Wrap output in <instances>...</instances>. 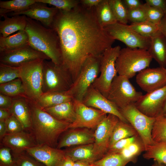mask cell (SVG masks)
I'll return each instance as SVG.
<instances>
[{
	"label": "cell",
	"instance_id": "e575fe53",
	"mask_svg": "<svg viewBox=\"0 0 166 166\" xmlns=\"http://www.w3.org/2000/svg\"><path fill=\"white\" fill-rule=\"evenodd\" d=\"M131 29L144 37L151 38L159 31V25L146 20L128 25Z\"/></svg>",
	"mask_w": 166,
	"mask_h": 166
},
{
	"label": "cell",
	"instance_id": "6da1fadb",
	"mask_svg": "<svg viewBox=\"0 0 166 166\" xmlns=\"http://www.w3.org/2000/svg\"><path fill=\"white\" fill-rule=\"evenodd\" d=\"M51 28L59 38L62 65L73 82L89 57H101L115 41L100 24L95 7L87 8L80 3L70 11L59 10Z\"/></svg>",
	"mask_w": 166,
	"mask_h": 166
},
{
	"label": "cell",
	"instance_id": "836d02e7",
	"mask_svg": "<svg viewBox=\"0 0 166 166\" xmlns=\"http://www.w3.org/2000/svg\"><path fill=\"white\" fill-rule=\"evenodd\" d=\"M129 162L120 152L109 153L91 164L92 166H125Z\"/></svg>",
	"mask_w": 166,
	"mask_h": 166
},
{
	"label": "cell",
	"instance_id": "9f6ffc18",
	"mask_svg": "<svg viewBox=\"0 0 166 166\" xmlns=\"http://www.w3.org/2000/svg\"><path fill=\"white\" fill-rule=\"evenodd\" d=\"M73 166H92L91 164L82 161H76L74 162Z\"/></svg>",
	"mask_w": 166,
	"mask_h": 166
},
{
	"label": "cell",
	"instance_id": "f907efd6",
	"mask_svg": "<svg viewBox=\"0 0 166 166\" xmlns=\"http://www.w3.org/2000/svg\"><path fill=\"white\" fill-rule=\"evenodd\" d=\"M102 0H81L80 3L83 6L89 8L96 7Z\"/></svg>",
	"mask_w": 166,
	"mask_h": 166
},
{
	"label": "cell",
	"instance_id": "ba28073f",
	"mask_svg": "<svg viewBox=\"0 0 166 166\" xmlns=\"http://www.w3.org/2000/svg\"><path fill=\"white\" fill-rule=\"evenodd\" d=\"M125 76L117 75L113 80L107 98L120 109L135 103L142 96Z\"/></svg>",
	"mask_w": 166,
	"mask_h": 166
},
{
	"label": "cell",
	"instance_id": "83f0119b",
	"mask_svg": "<svg viewBox=\"0 0 166 166\" xmlns=\"http://www.w3.org/2000/svg\"><path fill=\"white\" fill-rule=\"evenodd\" d=\"M73 99L67 92H49L43 93L36 101L42 109L52 107Z\"/></svg>",
	"mask_w": 166,
	"mask_h": 166
},
{
	"label": "cell",
	"instance_id": "c3c4849f",
	"mask_svg": "<svg viewBox=\"0 0 166 166\" xmlns=\"http://www.w3.org/2000/svg\"><path fill=\"white\" fill-rule=\"evenodd\" d=\"M145 3L148 5L157 8L162 10L166 14V0H145Z\"/></svg>",
	"mask_w": 166,
	"mask_h": 166
},
{
	"label": "cell",
	"instance_id": "816d5d0a",
	"mask_svg": "<svg viewBox=\"0 0 166 166\" xmlns=\"http://www.w3.org/2000/svg\"><path fill=\"white\" fill-rule=\"evenodd\" d=\"M12 115L10 110L0 108V121H5Z\"/></svg>",
	"mask_w": 166,
	"mask_h": 166
},
{
	"label": "cell",
	"instance_id": "60d3db41",
	"mask_svg": "<svg viewBox=\"0 0 166 166\" xmlns=\"http://www.w3.org/2000/svg\"><path fill=\"white\" fill-rule=\"evenodd\" d=\"M145 14L146 20L159 25L164 14L161 10L149 6L145 3L142 5Z\"/></svg>",
	"mask_w": 166,
	"mask_h": 166
},
{
	"label": "cell",
	"instance_id": "681fc988",
	"mask_svg": "<svg viewBox=\"0 0 166 166\" xmlns=\"http://www.w3.org/2000/svg\"><path fill=\"white\" fill-rule=\"evenodd\" d=\"M122 1L128 10L139 8L143 4L139 0H123Z\"/></svg>",
	"mask_w": 166,
	"mask_h": 166
},
{
	"label": "cell",
	"instance_id": "bcb514c9",
	"mask_svg": "<svg viewBox=\"0 0 166 166\" xmlns=\"http://www.w3.org/2000/svg\"><path fill=\"white\" fill-rule=\"evenodd\" d=\"M127 148L133 156L136 158L141 152L145 150V145L140 136Z\"/></svg>",
	"mask_w": 166,
	"mask_h": 166
},
{
	"label": "cell",
	"instance_id": "d4e9b609",
	"mask_svg": "<svg viewBox=\"0 0 166 166\" xmlns=\"http://www.w3.org/2000/svg\"><path fill=\"white\" fill-rule=\"evenodd\" d=\"M4 19L0 21L1 36L6 37L16 31L25 30L26 25V16L19 15L8 17L6 14L1 15Z\"/></svg>",
	"mask_w": 166,
	"mask_h": 166
},
{
	"label": "cell",
	"instance_id": "ee69618b",
	"mask_svg": "<svg viewBox=\"0 0 166 166\" xmlns=\"http://www.w3.org/2000/svg\"><path fill=\"white\" fill-rule=\"evenodd\" d=\"M5 123L7 133H15L25 131L20 121L12 114L5 121Z\"/></svg>",
	"mask_w": 166,
	"mask_h": 166
},
{
	"label": "cell",
	"instance_id": "d6a6232c",
	"mask_svg": "<svg viewBox=\"0 0 166 166\" xmlns=\"http://www.w3.org/2000/svg\"><path fill=\"white\" fill-rule=\"evenodd\" d=\"M0 93L13 97L26 96L20 78L0 84Z\"/></svg>",
	"mask_w": 166,
	"mask_h": 166
},
{
	"label": "cell",
	"instance_id": "6f0895ef",
	"mask_svg": "<svg viewBox=\"0 0 166 166\" xmlns=\"http://www.w3.org/2000/svg\"><path fill=\"white\" fill-rule=\"evenodd\" d=\"M151 166H166V164L154 161V162Z\"/></svg>",
	"mask_w": 166,
	"mask_h": 166
},
{
	"label": "cell",
	"instance_id": "f546056e",
	"mask_svg": "<svg viewBox=\"0 0 166 166\" xmlns=\"http://www.w3.org/2000/svg\"><path fill=\"white\" fill-rule=\"evenodd\" d=\"M138 135H139L137 131L129 123L120 120L113 131L110 140L109 147L121 140Z\"/></svg>",
	"mask_w": 166,
	"mask_h": 166
},
{
	"label": "cell",
	"instance_id": "277c9868",
	"mask_svg": "<svg viewBox=\"0 0 166 166\" xmlns=\"http://www.w3.org/2000/svg\"><path fill=\"white\" fill-rule=\"evenodd\" d=\"M152 59L147 50L127 47L121 49L115 62L118 75L131 78L149 67Z\"/></svg>",
	"mask_w": 166,
	"mask_h": 166
},
{
	"label": "cell",
	"instance_id": "4316f807",
	"mask_svg": "<svg viewBox=\"0 0 166 166\" xmlns=\"http://www.w3.org/2000/svg\"><path fill=\"white\" fill-rule=\"evenodd\" d=\"M65 151L66 156L74 162L82 161L91 164L98 160L94 153L93 143L79 145Z\"/></svg>",
	"mask_w": 166,
	"mask_h": 166
},
{
	"label": "cell",
	"instance_id": "7c38bea8",
	"mask_svg": "<svg viewBox=\"0 0 166 166\" xmlns=\"http://www.w3.org/2000/svg\"><path fill=\"white\" fill-rule=\"evenodd\" d=\"M119 120L115 115L109 114L96 128L94 132L93 152L98 160L107 152L113 131Z\"/></svg>",
	"mask_w": 166,
	"mask_h": 166
},
{
	"label": "cell",
	"instance_id": "2e32d148",
	"mask_svg": "<svg viewBox=\"0 0 166 166\" xmlns=\"http://www.w3.org/2000/svg\"><path fill=\"white\" fill-rule=\"evenodd\" d=\"M136 81L147 93L162 88L166 85V68L160 66L144 69L138 72Z\"/></svg>",
	"mask_w": 166,
	"mask_h": 166
},
{
	"label": "cell",
	"instance_id": "9a60e30c",
	"mask_svg": "<svg viewBox=\"0 0 166 166\" xmlns=\"http://www.w3.org/2000/svg\"><path fill=\"white\" fill-rule=\"evenodd\" d=\"M166 100V85L143 95L135 105L145 115L156 118L163 115V109Z\"/></svg>",
	"mask_w": 166,
	"mask_h": 166
},
{
	"label": "cell",
	"instance_id": "f5cc1de1",
	"mask_svg": "<svg viewBox=\"0 0 166 166\" xmlns=\"http://www.w3.org/2000/svg\"><path fill=\"white\" fill-rule=\"evenodd\" d=\"M159 31L166 39V14H165L159 25Z\"/></svg>",
	"mask_w": 166,
	"mask_h": 166
},
{
	"label": "cell",
	"instance_id": "7a4b0ae2",
	"mask_svg": "<svg viewBox=\"0 0 166 166\" xmlns=\"http://www.w3.org/2000/svg\"><path fill=\"white\" fill-rule=\"evenodd\" d=\"M26 99L32 120L30 133L37 145L55 148L60 135L69 128L70 124L59 121L45 111L33 99Z\"/></svg>",
	"mask_w": 166,
	"mask_h": 166
},
{
	"label": "cell",
	"instance_id": "5bb4252c",
	"mask_svg": "<svg viewBox=\"0 0 166 166\" xmlns=\"http://www.w3.org/2000/svg\"><path fill=\"white\" fill-rule=\"evenodd\" d=\"M73 101L76 118L74 122L70 124L69 128H96L107 116V114L104 112L87 106L81 101L74 99Z\"/></svg>",
	"mask_w": 166,
	"mask_h": 166
},
{
	"label": "cell",
	"instance_id": "b9f144b4",
	"mask_svg": "<svg viewBox=\"0 0 166 166\" xmlns=\"http://www.w3.org/2000/svg\"><path fill=\"white\" fill-rule=\"evenodd\" d=\"M139 136L138 135L119 140L109 147L107 153L119 152L135 141Z\"/></svg>",
	"mask_w": 166,
	"mask_h": 166
},
{
	"label": "cell",
	"instance_id": "52a82bcc",
	"mask_svg": "<svg viewBox=\"0 0 166 166\" xmlns=\"http://www.w3.org/2000/svg\"><path fill=\"white\" fill-rule=\"evenodd\" d=\"M101 57H90L84 63L78 76L67 91L73 99L82 102L88 89L98 77Z\"/></svg>",
	"mask_w": 166,
	"mask_h": 166
},
{
	"label": "cell",
	"instance_id": "f35d334b",
	"mask_svg": "<svg viewBox=\"0 0 166 166\" xmlns=\"http://www.w3.org/2000/svg\"><path fill=\"white\" fill-rule=\"evenodd\" d=\"M12 154L14 161V166H45L26 151L18 154Z\"/></svg>",
	"mask_w": 166,
	"mask_h": 166
},
{
	"label": "cell",
	"instance_id": "8992f818",
	"mask_svg": "<svg viewBox=\"0 0 166 166\" xmlns=\"http://www.w3.org/2000/svg\"><path fill=\"white\" fill-rule=\"evenodd\" d=\"M121 49L117 45L111 47L104 52L100 59V75L92 85L106 98L111 83L117 75L115 62Z\"/></svg>",
	"mask_w": 166,
	"mask_h": 166
},
{
	"label": "cell",
	"instance_id": "d590c367",
	"mask_svg": "<svg viewBox=\"0 0 166 166\" xmlns=\"http://www.w3.org/2000/svg\"><path fill=\"white\" fill-rule=\"evenodd\" d=\"M152 140L154 142L166 139V117L162 115L155 118L151 132Z\"/></svg>",
	"mask_w": 166,
	"mask_h": 166
},
{
	"label": "cell",
	"instance_id": "ab89813d",
	"mask_svg": "<svg viewBox=\"0 0 166 166\" xmlns=\"http://www.w3.org/2000/svg\"><path fill=\"white\" fill-rule=\"evenodd\" d=\"M36 2L49 4L59 10L69 11L76 7L80 4L77 0H35Z\"/></svg>",
	"mask_w": 166,
	"mask_h": 166
},
{
	"label": "cell",
	"instance_id": "3957f363",
	"mask_svg": "<svg viewBox=\"0 0 166 166\" xmlns=\"http://www.w3.org/2000/svg\"><path fill=\"white\" fill-rule=\"evenodd\" d=\"M25 30L31 47L45 55L56 65H62L59 40L53 29L46 27L38 21L26 17Z\"/></svg>",
	"mask_w": 166,
	"mask_h": 166
},
{
	"label": "cell",
	"instance_id": "db71d44e",
	"mask_svg": "<svg viewBox=\"0 0 166 166\" xmlns=\"http://www.w3.org/2000/svg\"><path fill=\"white\" fill-rule=\"evenodd\" d=\"M7 133L5 121H0V139L1 140Z\"/></svg>",
	"mask_w": 166,
	"mask_h": 166
},
{
	"label": "cell",
	"instance_id": "484cf974",
	"mask_svg": "<svg viewBox=\"0 0 166 166\" xmlns=\"http://www.w3.org/2000/svg\"><path fill=\"white\" fill-rule=\"evenodd\" d=\"M29 45L28 35L25 30L6 37H0V52L16 49Z\"/></svg>",
	"mask_w": 166,
	"mask_h": 166
},
{
	"label": "cell",
	"instance_id": "9c48e42d",
	"mask_svg": "<svg viewBox=\"0 0 166 166\" xmlns=\"http://www.w3.org/2000/svg\"><path fill=\"white\" fill-rule=\"evenodd\" d=\"M44 60H36L20 67V77L27 97L37 101L43 94L42 69Z\"/></svg>",
	"mask_w": 166,
	"mask_h": 166
},
{
	"label": "cell",
	"instance_id": "603a6c76",
	"mask_svg": "<svg viewBox=\"0 0 166 166\" xmlns=\"http://www.w3.org/2000/svg\"><path fill=\"white\" fill-rule=\"evenodd\" d=\"M148 51L160 67L166 68V39L160 31L150 38Z\"/></svg>",
	"mask_w": 166,
	"mask_h": 166
},
{
	"label": "cell",
	"instance_id": "ac0fdd59",
	"mask_svg": "<svg viewBox=\"0 0 166 166\" xmlns=\"http://www.w3.org/2000/svg\"><path fill=\"white\" fill-rule=\"evenodd\" d=\"M25 151L45 166H61L66 156L65 151L46 145H37Z\"/></svg>",
	"mask_w": 166,
	"mask_h": 166
},
{
	"label": "cell",
	"instance_id": "5b68a950",
	"mask_svg": "<svg viewBox=\"0 0 166 166\" xmlns=\"http://www.w3.org/2000/svg\"><path fill=\"white\" fill-rule=\"evenodd\" d=\"M73 81L71 77L62 65L52 61L44 60L42 69V91L62 92L68 91Z\"/></svg>",
	"mask_w": 166,
	"mask_h": 166
},
{
	"label": "cell",
	"instance_id": "680465c9",
	"mask_svg": "<svg viewBox=\"0 0 166 166\" xmlns=\"http://www.w3.org/2000/svg\"><path fill=\"white\" fill-rule=\"evenodd\" d=\"M166 112V100L164 105V107L163 109V114H164Z\"/></svg>",
	"mask_w": 166,
	"mask_h": 166
},
{
	"label": "cell",
	"instance_id": "d6986e66",
	"mask_svg": "<svg viewBox=\"0 0 166 166\" xmlns=\"http://www.w3.org/2000/svg\"><path fill=\"white\" fill-rule=\"evenodd\" d=\"M46 4L36 2L26 10L17 12L10 13V16L24 15L32 19L39 21L44 26L51 28L55 17L59 10L50 7Z\"/></svg>",
	"mask_w": 166,
	"mask_h": 166
},
{
	"label": "cell",
	"instance_id": "74e56055",
	"mask_svg": "<svg viewBox=\"0 0 166 166\" xmlns=\"http://www.w3.org/2000/svg\"><path fill=\"white\" fill-rule=\"evenodd\" d=\"M20 67L0 63V84L20 78Z\"/></svg>",
	"mask_w": 166,
	"mask_h": 166
},
{
	"label": "cell",
	"instance_id": "1f68e13d",
	"mask_svg": "<svg viewBox=\"0 0 166 166\" xmlns=\"http://www.w3.org/2000/svg\"><path fill=\"white\" fill-rule=\"evenodd\" d=\"M36 2L35 0L0 1V15L25 10Z\"/></svg>",
	"mask_w": 166,
	"mask_h": 166
},
{
	"label": "cell",
	"instance_id": "4dcf8cb0",
	"mask_svg": "<svg viewBox=\"0 0 166 166\" xmlns=\"http://www.w3.org/2000/svg\"><path fill=\"white\" fill-rule=\"evenodd\" d=\"M98 22L102 27L117 22L109 3V0H102L95 7Z\"/></svg>",
	"mask_w": 166,
	"mask_h": 166
},
{
	"label": "cell",
	"instance_id": "11a10c76",
	"mask_svg": "<svg viewBox=\"0 0 166 166\" xmlns=\"http://www.w3.org/2000/svg\"><path fill=\"white\" fill-rule=\"evenodd\" d=\"M74 162L70 158L66 156L61 166H73Z\"/></svg>",
	"mask_w": 166,
	"mask_h": 166
},
{
	"label": "cell",
	"instance_id": "ffe728a7",
	"mask_svg": "<svg viewBox=\"0 0 166 166\" xmlns=\"http://www.w3.org/2000/svg\"><path fill=\"white\" fill-rule=\"evenodd\" d=\"M1 141L2 146L10 148L12 153L18 154L37 145L32 134L25 131L15 133H7Z\"/></svg>",
	"mask_w": 166,
	"mask_h": 166
},
{
	"label": "cell",
	"instance_id": "8fae6325",
	"mask_svg": "<svg viewBox=\"0 0 166 166\" xmlns=\"http://www.w3.org/2000/svg\"><path fill=\"white\" fill-rule=\"evenodd\" d=\"M103 28L113 39L121 42L127 47L147 50L149 48L150 38L141 36L130 28L127 24L117 22Z\"/></svg>",
	"mask_w": 166,
	"mask_h": 166
},
{
	"label": "cell",
	"instance_id": "7bdbcfd3",
	"mask_svg": "<svg viewBox=\"0 0 166 166\" xmlns=\"http://www.w3.org/2000/svg\"><path fill=\"white\" fill-rule=\"evenodd\" d=\"M14 161L11 149L2 146L0 148V166H14Z\"/></svg>",
	"mask_w": 166,
	"mask_h": 166
},
{
	"label": "cell",
	"instance_id": "cb8c5ba5",
	"mask_svg": "<svg viewBox=\"0 0 166 166\" xmlns=\"http://www.w3.org/2000/svg\"><path fill=\"white\" fill-rule=\"evenodd\" d=\"M43 109L55 118L62 122L71 124L75 119L76 113L73 100Z\"/></svg>",
	"mask_w": 166,
	"mask_h": 166
},
{
	"label": "cell",
	"instance_id": "f1b7e54d",
	"mask_svg": "<svg viewBox=\"0 0 166 166\" xmlns=\"http://www.w3.org/2000/svg\"><path fill=\"white\" fill-rule=\"evenodd\" d=\"M143 156L147 160L152 159L154 161L166 164V139L146 147Z\"/></svg>",
	"mask_w": 166,
	"mask_h": 166
},
{
	"label": "cell",
	"instance_id": "7402d4cb",
	"mask_svg": "<svg viewBox=\"0 0 166 166\" xmlns=\"http://www.w3.org/2000/svg\"><path fill=\"white\" fill-rule=\"evenodd\" d=\"M26 96L13 97V103L10 110L12 114L21 122L24 130L30 133L32 120Z\"/></svg>",
	"mask_w": 166,
	"mask_h": 166
},
{
	"label": "cell",
	"instance_id": "4fadbf2b",
	"mask_svg": "<svg viewBox=\"0 0 166 166\" xmlns=\"http://www.w3.org/2000/svg\"><path fill=\"white\" fill-rule=\"evenodd\" d=\"M40 59L50 60L29 45L16 49L0 52V63L14 67H20Z\"/></svg>",
	"mask_w": 166,
	"mask_h": 166
},
{
	"label": "cell",
	"instance_id": "f6af8a7d",
	"mask_svg": "<svg viewBox=\"0 0 166 166\" xmlns=\"http://www.w3.org/2000/svg\"><path fill=\"white\" fill-rule=\"evenodd\" d=\"M142 5L139 8L128 10V21L131 22L132 23L140 22L146 20L145 14Z\"/></svg>",
	"mask_w": 166,
	"mask_h": 166
},
{
	"label": "cell",
	"instance_id": "8d00e7d4",
	"mask_svg": "<svg viewBox=\"0 0 166 166\" xmlns=\"http://www.w3.org/2000/svg\"><path fill=\"white\" fill-rule=\"evenodd\" d=\"M112 11L117 22L127 24L128 10L121 0H109Z\"/></svg>",
	"mask_w": 166,
	"mask_h": 166
},
{
	"label": "cell",
	"instance_id": "7dc6e473",
	"mask_svg": "<svg viewBox=\"0 0 166 166\" xmlns=\"http://www.w3.org/2000/svg\"><path fill=\"white\" fill-rule=\"evenodd\" d=\"M13 100V97L0 93V108L10 110Z\"/></svg>",
	"mask_w": 166,
	"mask_h": 166
},
{
	"label": "cell",
	"instance_id": "30bf717a",
	"mask_svg": "<svg viewBox=\"0 0 166 166\" xmlns=\"http://www.w3.org/2000/svg\"><path fill=\"white\" fill-rule=\"evenodd\" d=\"M120 109L122 115L137 131L145 148L154 143L151 132L156 118L142 113L137 108L135 103Z\"/></svg>",
	"mask_w": 166,
	"mask_h": 166
},
{
	"label": "cell",
	"instance_id": "44dd1931",
	"mask_svg": "<svg viewBox=\"0 0 166 166\" xmlns=\"http://www.w3.org/2000/svg\"><path fill=\"white\" fill-rule=\"evenodd\" d=\"M67 131L58 143L57 148L93 143L94 132L85 128H71Z\"/></svg>",
	"mask_w": 166,
	"mask_h": 166
},
{
	"label": "cell",
	"instance_id": "91938a15",
	"mask_svg": "<svg viewBox=\"0 0 166 166\" xmlns=\"http://www.w3.org/2000/svg\"><path fill=\"white\" fill-rule=\"evenodd\" d=\"M164 116L165 117H166V112L164 114Z\"/></svg>",
	"mask_w": 166,
	"mask_h": 166
},
{
	"label": "cell",
	"instance_id": "e0dca14e",
	"mask_svg": "<svg viewBox=\"0 0 166 166\" xmlns=\"http://www.w3.org/2000/svg\"><path fill=\"white\" fill-rule=\"evenodd\" d=\"M82 102L87 106L98 109L106 114H113L120 120L129 123L122 115L120 109L92 85L87 91Z\"/></svg>",
	"mask_w": 166,
	"mask_h": 166
}]
</instances>
